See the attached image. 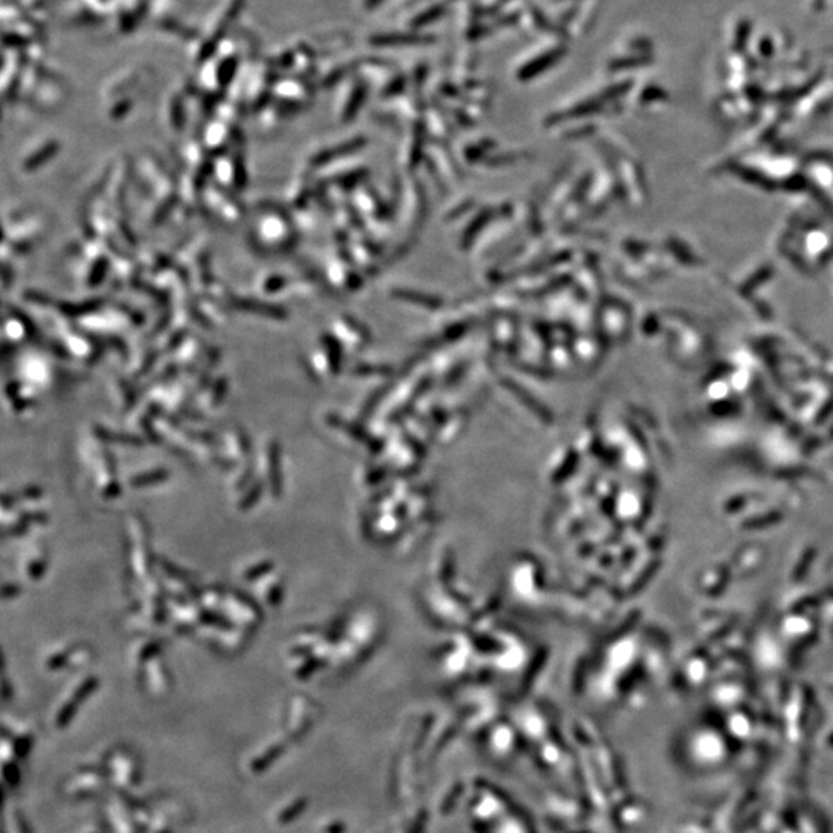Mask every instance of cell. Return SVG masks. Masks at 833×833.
I'll list each match as a JSON object with an SVG mask.
<instances>
[{
    "label": "cell",
    "instance_id": "obj_1",
    "mask_svg": "<svg viewBox=\"0 0 833 833\" xmlns=\"http://www.w3.org/2000/svg\"><path fill=\"white\" fill-rule=\"evenodd\" d=\"M253 241L258 244L261 249H272V250H285L289 244H292V232L289 227V221L282 215L280 209H265L261 211V215H256L253 223Z\"/></svg>",
    "mask_w": 833,
    "mask_h": 833
},
{
    "label": "cell",
    "instance_id": "obj_2",
    "mask_svg": "<svg viewBox=\"0 0 833 833\" xmlns=\"http://www.w3.org/2000/svg\"><path fill=\"white\" fill-rule=\"evenodd\" d=\"M201 198L206 202L204 206L207 207L209 214L226 226L238 224L246 215V210L236 197L215 181L201 192Z\"/></svg>",
    "mask_w": 833,
    "mask_h": 833
},
{
    "label": "cell",
    "instance_id": "obj_3",
    "mask_svg": "<svg viewBox=\"0 0 833 833\" xmlns=\"http://www.w3.org/2000/svg\"><path fill=\"white\" fill-rule=\"evenodd\" d=\"M130 526V561L135 578L147 580L150 578V544L147 540V528L143 517L133 516L128 522Z\"/></svg>",
    "mask_w": 833,
    "mask_h": 833
},
{
    "label": "cell",
    "instance_id": "obj_4",
    "mask_svg": "<svg viewBox=\"0 0 833 833\" xmlns=\"http://www.w3.org/2000/svg\"><path fill=\"white\" fill-rule=\"evenodd\" d=\"M219 609L221 613L226 614V617H235L239 624L249 627H255L261 620V609L255 604L249 596H246L241 591H232L224 596L223 604ZM230 620V619H228Z\"/></svg>",
    "mask_w": 833,
    "mask_h": 833
},
{
    "label": "cell",
    "instance_id": "obj_5",
    "mask_svg": "<svg viewBox=\"0 0 833 833\" xmlns=\"http://www.w3.org/2000/svg\"><path fill=\"white\" fill-rule=\"evenodd\" d=\"M233 306L238 309H243V310H249V312H255V314H261L264 316L275 318V320H285L286 318L285 309H281L278 306L265 304V303L260 304L258 301H253V299H233Z\"/></svg>",
    "mask_w": 833,
    "mask_h": 833
},
{
    "label": "cell",
    "instance_id": "obj_6",
    "mask_svg": "<svg viewBox=\"0 0 833 833\" xmlns=\"http://www.w3.org/2000/svg\"><path fill=\"white\" fill-rule=\"evenodd\" d=\"M267 471H269V485L275 495L280 494V449L277 443H270L267 449Z\"/></svg>",
    "mask_w": 833,
    "mask_h": 833
},
{
    "label": "cell",
    "instance_id": "obj_7",
    "mask_svg": "<svg viewBox=\"0 0 833 833\" xmlns=\"http://www.w3.org/2000/svg\"><path fill=\"white\" fill-rule=\"evenodd\" d=\"M561 55H562V51H557V50L546 53V55L540 56L539 59H536L533 62H529V64L524 70H522L520 76L524 77V79H526V77H533V76H536L539 73H542L544 70H546L548 67H551L554 64V62L559 60L561 59Z\"/></svg>",
    "mask_w": 833,
    "mask_h": 833
},
{
    "label": "cell",
    "instance_id": "obj_8",
    "mask_svg": "<svg viewBox=\"0 0 833 833\" xmlns=\"http://www.w3.org/2000/svg\"><path fill=\"white\" fill-rule=\"evenodd\" d=\"M226 445H227V454L230 457H235V458H241L246 457V454H249V441H247L246 436L241 431H230L227 436H226Z\"/></svg>",
    "mask_w": 833,
    "mask_h": 833
},
{
    "label": "cell",
    "instance_id": "obj_9",
    "mask_svg": "<svg viewBox=\"0 0 833 833\" xmlns=\"http://www.w3.org/2000/svg\"><path fill=\"white\" fill-rule=\"evenodd\" d=\"M168 478V471L165 469H155V471H150L145 474H140L133 477L130 480V485L133 488H145L148 485H156V483H162Z\"/></svg>",
    "mask_w": 833,
    "mask_h": 833
},
{
    "label": "cell",
    "instance_id": "obj_10",
    "mask_svg": "<svg viewBox=\"0 0 833 833\" xmlns=\"http://www.w3.org/2000/svg\"><path fill=\"white\" fill-rule=\"evenodd\" d=\"M226 391H227V383H226L224 378L214 381L211 386L209 387V392L206 395V402H204V406L209 407V409H214V407H216L221 403V400L224 398Z\"/></svg>",
    "mask_w": 833,
    "mask_h": 833
},
{
    "label": "cell",
    "instance_id": "obj_11",
    "mask_svg": "<svg viewBox=\"0 0 833 833\" xmlns=\"http://www.w3.org/2000/svg\"><path fill=\"white\" fill-rule=\"evenodd\" d=\"M56 152H57V144H55V143H50L48 145L43 147L39 153H36V155H34V156H31V158L28 159V161H26V162L23 164V168H26V170H33V168H38L40 164L47 162L48 159H51L53 156H55V153H56Z\"/></svg>",
    "mask_w": 833,
    "mask_h": 833
},
{
    "label": "cell",
    "instance_id": "obj_12",
    "mask_svg": "<svg viewBox=\"0 0 833 833\" xmlns=\"http://www.w3.org/2000/svg\"><path fill=\"white\" fill-rule=\"evenodd\" d=\"M423 40H429V39H423L419 36H406V34H389V36H381L377 38L375 42L378 45H412V43H421Z\"/></svg>",
    "mask_w": 833,
    "mask_h": 833
},
{
    "label": "cell",
    "instance_id": "obj_13",
    "mask_svg": "<svg viewBox=\"0 0 833 833\" xmlns=\"http://www.w3.org/2000/svg\"><path fill=\"white\" fill-rule=\"evenodd\" d=\"M97 437L101 440L105 441H111V443H119V445H140L139 437H131V436H122V434H116V432H111L107 429H102V428H97L96 429Z\"/></svg>",
    "mask_w": 833,
    "mask_h": 833
},
{
    "label": "cell",
    "instance_id": "obj_14",
    "mask_svg": "<svg viewBox=\"0 0 833 833\" xmlns=\"http://www.w3.org/2000/svg\"><path fill=\"white\" fill-rule=\"evenodd\" d=\"M45 566H47V563H45V559H43V557L34 556V557H31L30 562L26 563V573H28V575L33 580H36V579L42 578L43 571H45Z\"/></svg>",
    "mask_w": 833,
    "mask_h": 833
},
{
    "label": "cell",
    "instance_id": "obj_15",
    "mask_svg": "<svg viewBox=\"0 0 833 833\" xmlns=\"http://www.w3.org/2000/svg\"><path fill=\"white\" fill-rule=\"evenodd\" d=\"M261 492H263V482H260V483H258V482H255V483L250 486V490H247V492L243 495V500H241V508H243V509H247V508L253 507V504H255L256 502H258V499H260Z\"/></svg>",
    "mask_w": 833,
    "mask_h": 833
},
{
    "label": "cell",
    "instance_id": "obj_16",
    "mask_svg": "<svg viewBox=\"0 0 833 833\" xmlns=\"http://www.w3.org/2000/svg\"><path fill=\"white\" fill-rule=\"evenodd\" d=\"M272 570H273V563H270V562H263V563L255 565L253 568L247 570L244 573V579L246 580H256V579L263 578V575H265V574H267Z\"/></svg>",
    "mask_w": 833,
    "mask_h": 833
},
{
    "label": "cell",
    "instance_id": "obj_17",
    "mask_svg": "<svg viewBox=\"0 0 833 833\" xmlns=\"http://www.w3.org/2000/svg\"><path fill=\"white\" fill-rule=\"evenodd\" d=\"M380 2H381V0H369V5H372V6H375V5H378V4H380Z\"/></svg>",
    "mask_w": 833,
    "mask_h": 833
}]
</instances>
